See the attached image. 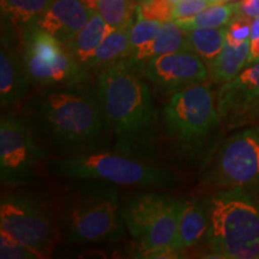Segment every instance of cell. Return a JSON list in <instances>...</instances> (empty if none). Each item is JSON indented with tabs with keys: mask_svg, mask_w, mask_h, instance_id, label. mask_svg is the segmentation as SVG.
I'll return each mask as SVG.
<instances>
[{
	"mask_svg": "<svg viewBox=\"0 0 259 259\" xmlns=\"http://www.w3.org/2000/svg\"><path fill=\"white\" fill-rule=\"evenodd\" d=\"M96 92L115 151L151 162L156 154L157 113L149 85L124 59L97 72Z\"/></svg>",
	"mask_w": 259,
	"mask_h": 259,
	"instance_id": "cell-1",
	"label": "cell"
},
{
	"mask_svg": "<svg viewBox=\"0 0 259 259\" xmlns=\"http://www.w3.org/2000/svg\"><path fill=\"white\" fill-rule=\"evenodd\" d=\"M29 115L31 128L64 156L99 150L111 132L96 89L82 84L44 89Z\"/></svg>",
	"mask_w": 259,
	"mask_h": 259,
	"instance_id": "cell-2",
	"label": "cell"
},
{
	"mask_svg": "<svg viewBox=\"0 0 259 259\" xmlns=\"http://www.w3.org/2000/svg\"><path fill=\"white\" fill-rule=\"evenodd\" d=\"M58 197L54 204L60 238L70 244H96L121 239L125 222L115 185L85 180Z\"/></svg>",
	"mask_w": 259,
	"mask_h": 259,
	"instance_id": "cell-3",
	"label": "cell"
},
{
	"mask_svg": "<svg viewBox=\"0 0 259 259\" xmlns=\"http://www.w3.org/2000/svg\"><path fill=\"white\" fill-rule=\"evenodd\" d=\"M253 190L226 189L210 202L206 239L213 258L259 259V193Z\"/></svg>",
	"mask_w": 259,
	"mask_h": 259,
	"instance_id": "cell-4",
	"label": "cell"
},
{
	"mask_svg": "<svg viewBox=\"0 0 259 259\" xmlns=\"http://www.w3.org/2000/svg\"><path fill=\"white\" fill-rule=\"evenodd\" d=\"M51 168L61 177L74 180H101L119 186L169 187L176 177L151 162L119 153L88 151L57 158Z\"/></svg>",
	"mask_w": 259,
	"mask_h": 259,
	"instance_id": "cell-5",
	"label": "cell"
},
{
	"mask_svg": "<svg viewBox=\"0 0 259 259\" xmlns=\"http://www.w3.org/2000/svg\"><path fill=\"white\" fill-rule=\"evenodd\" d=\"M181 203L183 200L160 193H137L125 200L121 215L141 257H179L173 244Z\"/></svg>",
	"mask_w": 259,
	"mask_h": 259,
	"instance_id": "cell-6",
	"label": "cell"
},
{
	"mask_svg": "<svg viewBox=\"0 0 259 259\" xmlns=\"http://www.w3.org/2000/svg\"><path fill=\"white\" fill-rule=\"evenodd\" d=\"M220 122L216 97L205 83L173 93L163 109L167 137L186 155L196 153Z\"/></svg>",
	"mask_w": 259,
	"mask_h": 259,
	"instance_id": "cell-7",
	"label": "cell"
},
{
	"mask_svg": "<svg viewBox=\"0 0 259 259\" xmlns=\"http://www.w3.org/2000/svg\"><path fill=\"white\" fill-rule=\"evenodd\" d=\"M22 56L30 83L40 88L76 85L88 77L66 46L36 24L22 29Z\"/></svg>",
	"mask_w": 259,
	"mask_h": 259,
	"instance_id": "cell-8",
	"label": "cell"
},
{
	"mask_svg": "<svg viewBox=\"0 0 259 259\" xmlns=\"http://www.w3.org/2000/svg\"><path fill=\"white\" fill-rule=\"evenodd\" d=\"M0 233L50 257L60 239L53 208L34 194L9 192L0 202Z\"/></svg>",
	"mask_w": 259,
	"mask_h": 259,
	"instance_id": "cell-9",
	"label": "cell"
},
{
	"mask_svg": "<svg viewBox=\"0 0 259 259\" xmlns=\"http://www.w3.org/2000/svg\"><path fill=\"white\" fill-rule=\"evenodd\" d=\"M46 151L35 139L28 121L12 115L0 121V179L6 186L23 185L31 179Z\"/></svg>",
	"mask_w": 259,
	"mask_h": 259,
	"instance_id": "cell-10",
	"label": "cell"
},
{
	"mask_svg": "<svg viewBox=\"0 0 259 259\" xmlns=\"http://www.w3.org/2000/svg\"><path fill=\"white\" fill-rule=\"evenodd\" d=\"M212 180L226 189L259 186V128L242 130L221 145Z\"/></svg>",
	"mask_w": 259,
	"mask_h": 259,
	"instance_id": "cell-11",
	"label": "cell"
},
{
	"mask_svg": "<svg viewBox=\"0 0 259 259\" xmlns=\"http://www.w3.org/2000/svg\"><path fill=\"white\" fill-rule=\"evenodd\" d=\"M216 103L220 120L228 128L259 118V63L248 65L235 78L221 84Z\"/></svg>",
	"mask_w": 259,
	"mask_h": 259,
	"instance_id": "cell-12",
	"label": "cell"
},
{
	"mask_svg": "<svg viewBox=\"0 0 259 259\" xmlns=\"http://www.w3.org/2000/svg\"><path fill=\"white\" fill-rule=\"evenodd\" d=\"M144 76L158 89L176 93L205 83L208 66L192 51H180L153 58L145 64Z\"/></svg>",
	"mask_w": 259,
	"mask_h": 259,
	"instance_id": "cell-13",
	"label": "cell"
},
{
	"mask_svg": "<svg viewBox=\"0 0 259 259\" xmlns=\"http://www.w3.org/2000/svg\"><path fill=\"white\" fill-rule=\"evenodd\" d=\"M92 14L80 0H53L36 25L66 45L87 24Z\"/></svg>",
	"mask_w": 259,
	"mask_h": 259,
	"instance_id": "cell-14",
	"label": "cell"
},
{
	"mask_svg": "<svg viewBox=\"0 0 259 259\" xmlns=\"http://www.w3.org/2000/svg\"><path fill=\"white\" fill-rule=\"evenodd\" d=\"M30 84L23 56L15 45L2 37L0 51V102L2 108L9 109L17 106L27 94Z\"/></svg>",
	"mask_w": 259,
	"mask_h": 259,
	"instance_id": "cell-15",
	"label": "cell"
},
{
	"mask_svg": "<svg viewBox=\"0 0 259 259\" xmlns=\"http://www.w3.org/2000/svg\"><path fill=\"white\" fill-rule=\"evenodd\" d=\"M210 225L209 206L197 199L183 200L173 250L177 254L193 247L208 236Z\"/></svg>",
	"mask_w": 259,
	"mask_h": 259,
	"instance_id": "cell-16",
	"label": "cell"
},
{
	"mask_svg": "<svg viewBox=\"0 0 259 259\" xmlns=\"http://www.w3.org/2000/svg\"><path fill=\"white\" fill-rule=\"evenodd\" d=\"M189 50L186 30L179 27L174 21L166 22L148 46L134 52L127 59L138 71L144 69L145 64L153 58ZM190 51V50H189Z\"/></svg>",
	"mask_w": 259,
	"mask_h": 259,
	"instance_id": "cell-17",
	"label": "cell"
},
{
	"mask_svg": "<svg viewBox=\"0 0 259 259\" xmlns=\"http://www.w3.org/2000/svg\"><path fill=\"white\" fill-rule=\"evenodd\" d=\"M250 45L251 41L239 45L226 41L219 57L208 65L209 78L218 84H225L235 78L248 66Z\"/></svg>",
	"mask_w": 259,
	"mask_h": 259,
	"instance_id": "cell-18",
	"label": "cell"
},
{
	"mask_svg": "<svg viewBox=\"0 0 259 259\" xmlns=\"http://www.w3.org/2000/svg\"><path fill=\"white\" fill-rule=\"evenodd\" d=\"M112 30L113 28L103 21L101 16L93 12L87 24L65 46L80 64L88 69L96 48Z\"/></svg>",
	"mask_w": 259,
	"mask_h": 259,
	"instance_id": "cell-19",
	"label": "cell"
},
{
	"mask_svg": "<svg viewBox=\"0 0 259 259\" xmlns=\"http://www.w3.org/2000/svg\"><path fill=\"white\" fill-rule=\"evenodd\" d=\"M128 28L113 29L103 38L90 60L88 70H96L99 72L113 64L127 59L131 56Z\"/></svg>",
	"mask_w": 259,
	"mask_h": 259,
	"instance_id": "cell-20",
	"label": "cell"
},
{
	"mask_svg": "<svg viewBox=\"0 0 259 259\" xmlns=\"http://www.w3.org/2000/svg\"><path fill=\"white\" fill-rule=\"evenodd\" d=\"M52 2L53 0H0L2 19L21 29L36 24Z\"/></svg>",
	"mask_w": 259,
	"mask_h": 259,
	"instance_id": "cell-21",
	"label": "cell"
},
{
	"mask_svg": "<svg viewBox=\"0 0 259 259\" xmlns=\"http://www.w3.org/2000/svg\"><path fill=\"white\" fill-rule=\"evenodd\" d=\"M227 25L220 28H196L186 30L189 50L196 53L206 66L221 53L226 44Z\"/></svg>",
	"mask_w": 259,
	"mask_h": 259,
	"instance_id": "cell-22",
	"label": "cell"
},
{
	"mask_svg": "<svg viewBox=\"0 0 259 259\" xmlns=\"http://www.w3.org/2000/svg\"><path fill=\"white\" fill-rule=\"evenodd\" d=\"M90 11L101 16L113 29L128 28L136 6L134 0H80Z\"/></svg>",
	"mask_w": 259,
	"mask_h": 259,
	"instance_id": "cell-23",
	"label": "cell"
},
{
	"mask_svg": "<svg viewBox=\"0 0 259 259\" xmlns=\"http://www.w3.org/2000/svg\"><path fill=\"white\" fill-rule=\"evenodd\" d=\"M236 16V2L218 3L189 18L176 19V23L185 30L196 28H220L229 24Z\"/></svg>",
	"mask_w": 259,
	"mask_h": 259,
	"instance_id": "cell-24",
	"label": "cell"
},
{
	"mask_svg": "<svg viewBox=\"0 0 259 259\" xmlns=\"http://www.w3.org/2000/svg\"><path fill=\"white\" fill-rule=\"evenodd\" d=\"M136 21L130 24L128 36L131 45V54L134 52L148 46L151 41L156 37L162 27V22L144 19L135 14Z\"/></svg>",
	"mask_w": 259,
	"mask_h": 259,
	"instance_id": "cell-25",
	"label": "cell"
},
{
	"mask_svg": "<svg viewBox=\"0 0 259 259\" xmlns=\"http://www.w3.org/2000/svg\"><path fill=\"white\" fill-rule=\"evenodd\" d=\"M173 10L174 5L169 0H139L135 14L144 19L166 23L173 21Z\"/></svg>",
	"mask_w": 259,
	"mask_h": 259,
	"instance_id": "cell-26",
	"label": "cell"
},
{
	"mask_svg": "<svg viewBox=\"0 0 259 259\" xmlns=\"http://www.w3.org/2000/svg\"><path fill=\"white\" fill-rule=\"evenodd\" d=\"M0 258L2 259H42L44 255L10 236L0 233Z\"/></svg>",
	"mask_w": 259,
	"mask_h": 259,
	"instance_id": "cell-27",
	"label": "cell"
},
{
	"mask_svg": "<svg viewBox=\"0 0 259 259\" xmlns=\"http://www.w3.org/2000/svg\"><path fill=\"white\" fill-rule=\"evenodd\" d=\"M253 19L236 15L234 18L227 25L226 41L231 44H242V42L251 41V25Z\"/></svg>",
	"mask_w": 259,
	"mask_h": 259,
	"instance_id": "cell-28",
	"label": "cell"
},
{
	"mask_svg": "<svg viewBox=\"0 0 259 259\" xmlns=\"http://www.w3.org/2000/svg\"><path fill=\"white\" fill-rule=\"evenodd\" d=\"M218 3V0H181L180 3L174 5L173 21L192 17Z\"/></svg>",
	"mask_w": 259,
	"mask_h": 259,
	"instance_id": "cell-29",
	"label": "cell"
},
{
	"mask_svg": "<svg viewBox=\"0 0 259 259\" xmlns=\"http://www.w3.org/2000/svg\"><path fill=\"white\" fill-rule=\"evenodd\" d=\"M255 63H259V17L252 21L250 57H248V65Z\"/></svg>",
	"mask_w": 259,
	"mask_h": 259,
	"instance_id": "cell-30",
	"label": "cell"
},
{
	"mask_svg": "<svg viewBox=\"0 0 259 259\" xmlns=\"http://www.w3.org/2000/svg\"><path fill=\"white\" fill-rule=\"evenodd\" d=\"M236 15L251 19L259 17V0H238Z\"/></svg>",
	"mask_w": 259,
	"mask_h": 259,
	"instance_id": "cell-31",
	"label": "cell"
},
{
	"mask_svg": "<svg viewBox=\"0 0 259 259\" xmlns=\"http://www.w3.org/2000/svg\"><path fill=\"white\" fill-rule=\"evenodd\" d=\"M238 2V0H219V3H234Z\"/></svg>",
	"mask_w": 259,
	"mask_h": 259,
	"instance_id": "cell-32",
	"label": "cell"
},
{
	"mask_svg": "<svg viewBox=\"0 0 259 259\" xmlns=\"http://www.w3.org/2000/svg\"><path fill=\"white\" fill-rule=\"evenodd\" d=\"M169 2H170L173 5H176V4H178V3H180L181 0H169Z\"/></svg>",
	"mask_w": 259,
	"mask_h": 259,
	"instance_id": "cell-33",
	"label": "cell"
},
{
	"mask_svg": "<svg viewBox=\"0 0 259 259\" xmlns=\"http://www.w3.org/2000/svg\"><path fill=\"white\" fill-rule=\"evenodd\" d=\"M258 128H259V126H258Z\"/></svg>",
	"mask_w": 259,
	"mask_h": 259,
	"instance_id": "cell-34",
	"label": "cell"
},
{
	"mask_svg": "<svg viewBox=\"0 0 259 259\" xmlns=\"http://www.w3.org/2000/svg\"><path fill=\"white\" fill-rule=\"evenodd\" d=\"M218 2H219V0H218Z\"/></svg>",
	"mask_w": 259,
	"mask_h": 259,
	"instance_id": "cell-35",
	"label": "cell"
}]
</instances>
